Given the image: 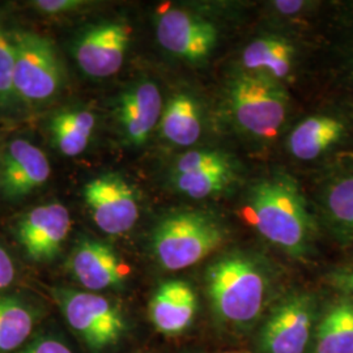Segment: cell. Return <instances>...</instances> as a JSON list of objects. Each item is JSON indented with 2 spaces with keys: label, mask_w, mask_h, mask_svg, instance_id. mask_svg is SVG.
<instances>
[{
  "label": "cell",
  "mask_w": 353,
  "mask_h": 353,
  "mask_svg": "<svg viewBox=\"0 0 353 353\" xmlns=\"http://www.w3.org/2000/svg\"><path fill=\"white\" fill-rule=\"evenodd\" d=\"M161 132L166 140L179 147H190L201 138L202 122L198 108L186 94H176L163 112Z\"/></svg>",
  "instance_id": "ffe728a7"
},
{
  "label": "cell",
  "mask_w": 353,
  "mask_h": 353,
  "mask_svg": "<svg viewBox=\"0 0 353 353\" xmlns=\"http://www.w3.org/2000/svg\"><path fill=\"white\" fill-rule=\"evenodd\" d=\"M96 127V115L88 109L68 108L50 119V132L57 150L75 157L87 150Z\"/></svg>",
  "instance_id": "e0dca14e"
},
{
  "label": "cell",
  "mask_w": 353,
  "mask_h": 353,
  "mask_svg": "<svg viewBox=\"0 0 353 353\" xmlns=\"http://www.w3.org/2000/svg\"><path fill=\"white\" fill-rule=\"evenodd\" d=\"M33 327L34 314L26 303L11 296L0 297V353L19 348Z\"/></svg>",
  "instance_id": "7402d4cb"
},
{
  "label": "cell",
  "mask_w": 353,
  "mask_h": 353,
  "mask_svg": "<svg viewBox=\"0 0 353 353\" xmlns=\"http://www.w3.org/2000/svg\"><path fill=\"white\" fill-rule=\"evenodd\" d=\"M14 88L19 101L49 102L61 92L64 68L54 42L29 30H14Z\"/></svg>",
  "instance_id": "277c9868"
},
{
  "label": "cell",
  "mask_w": 353,
  "mask_h": 353,
  "mask_svg": "<svg viewBox=\"0 0 353 353\" xmlns=\"http://www.w3.org/2000/svg\"><path fill=\"white\" fill-rule=\"evenodd\" d=\"M343 132L344 126L335 118L319 115L307 118L290 134V153L299 160H314L338 143Z\"/></svg>",
  "instance_id": "ac0fdd59"
},
{
  "label": "cell",
  "mask_w": 353,
  "mask_h": 353,
  "mask_svg": "<svg viewBox=\"0 0 353 353\" xmlns=\"http://www.w3.org/2000/svg\"><path fill=\"white\" fill-rule=\"evenodd\" d=\"M313 327V303L294 297L281 303L267 321L262 332L265 353H303Z\"/></svg>",
  "instance_id": "4fadbf2b"
},
{
  "label": "cell",
  "mask_w": 353,
  "mask_h": 353,
  "mask_svg": "<svg viewBox=\"0 0 353 353\" xmlns=\"http://www.w3.org/2000/svg\"><path fill=\"white\" fill-rule=\"evenodd\" d=\"M20 353H72L63 341L55 338H41L37 339Z\"/></svg>",
  "instance_id": "484cf974"
},
{
  "label": "cell",
  "mask_w": 353,
  "mask_h": 353,
  "mask_svg": "<svg viewBox=\"0 0 353 353\" xmlns=\"http://www.w3.org/2000/svg\"><path fill=\"white\" fill-rule=\"evenodd\" d=\"M84 4L85 1L83 0H37L32 3V7L46 14H59L75 12L79 8L84 7Z\"/></svg>",
  "instance_id": "d4e9b609"
},
{
  "label": "cell",
  "mask_w": 353,
  "mask_h": 353,
  "mask_svg": "<svg viewBox=\"0 0 353 353\" xmlns=\"http://www.w3.org/2000/svg\"><path fill=\"white\" fill-rule=\"evenodd\" d=\"M160 89L151 81H141L121 96L117 117L127 143L138 147L151 137L163 117Z\"/></svg>",
  "instance_id": "5bb4252c"
},
{
  "label": "cell",
  "mask_w": 353,
  "mask_h": 353,
  "mask_svg": "<svg viewBox=\"0 0 353 353\" xmlns=\"http://www.w3.org/2000/svg\"><path fill=\"white\" fill-rule=\"evenodd\" d=\"M214 310L236 325L255 321L265 303V280L252 261L228 256L211 265L207 274Z\"/></svg>",
  "instance_id": "7a4b0ae2"
},
{
  "label": "cell",
  "mask_w": 353,
  "mask_h": 353,
  "mask_svg": "<svg viewBox=\"0 0 353 353\" xmlns=\"http://www.w3.org/2000/svg\"><path fill=\"white\" fill-rule=\"evenodd\" d=\"M84 201L94 224L106 234H123L139 219L135 190L118 174L97 176L84 188Z\"/></svg>",
  "instance_id": "52a82bcc"
},
{
  "label": "cell",
  "mask_w": 353,
  "mask_h": 353,
  "mask_svg": "<svg viewBox=\"0 0 353 353\" xmlns=\"http://www.w3.org/2000/svg\"><path fill=\"white\" fill-rule=\"evenodd\" d=\"M293 52V46L283 38H261L248 45L242 61L252 74H262L278 80L290 75Z\"/></svg>",
  "instance_id": "d6986e66"
},
{
  "label": "cell",
  "mask_w": 353,
  "mask_h": 353,
  "mask_svg": "<svg viewBox=\"0 0 353 353\" xmlns=\"http://www.w3.org/2000/svg\"><path fill=\"white\" fill-rule=\"evenodd\" d=\"M288 97L278 80L262 74H243L232 89L236 122L258 138H274L287 117Z\"/></svg>",
  "instance_id": "5b68a950"
},
{
  "label": "cell",
  "mask_w": 353,
  "mask_h": 353,
  "mask_svg": "<svg viewBox=\"0 0 353 353\" xmlns=\"http://www.w3.org/2000/svg\"><path fill=\"white\" fill-rule=\"evenodd\" d=\"M71 229V217L62 203L38 205L26 212L16 225V236L26 256L34 262L57 258Z\"/></svg>",
  "instance_id": "9c48e42d"
},
{
  "label": "cell",
  "mask_w": 353,
  "mask_h": 353,
  "mask_svg": "<svg viewBox=\"0 0 353 353\" xmlns=\"http://www.w3.org/2000/svg\"><path fill=\"white\" fill-rule=\"evenodd\" d=\"M46 154L26 139L13 140L1 157L0 188L7 199H21L50 176Z\"/></svg>",
  "instance_id": "8fae6325"
},
{
  "label": "cell",
  "mask_w": 353,
  "mask_h": 353,
  "mask_svg": "<svg viewBox=\"0 0 353 353\" xmlns=\"http://www.w3.org/2000/svg\"><path fill=\"white\" fill-rule=\"evenodd\" d=\"M220 224L201 212L165 217L153 233V252L165 270L179 271L196 265L221 243Z\"/></svg>",
  "instance_id": "3957f363"
},
{
  "label": "cell",
  "mask_w": 353,
  "mask_h": 353,
  "mask_svg": "<svg viewBox=\"0 0 353 353\" xmlns=\"http://www.w3.org/2000/svg\"><path fill=\"white\" fill-rule=\"evenodd\" d=\"M156 34L165 50L190 62L208 57L217 41V30L211 23L182 10L160 13Z\"/></svg>",
  "instance_id": "30bf717a"
},
{
  "label": "cell",
  "mask_w": 353,
  "mask_h": 353,
  "mask_svg": "<svg viewBox=\"0 0 353 353\" xmlns=\"http://www.w3.org/2000/svg\"><path fill=\"white\" fill-rule=\"evenodd\" d=\"M325 207L335 227L353 234V174L341 176L328 188Z\"/></svg>",
  "instance_id": "603a6c76"
},
{
  "label": "cell",
  "mask_w": 353,
  "mask_h": 353,
  "mask_svg": "<svg viewBox=\"0 0 353 353\" xmlns=\"http://www.w3.org/2000/svg\"><path fill=\"white\" fill-rule=\"evenodd\" d=\"M233 170L227 159L212 151H191L176 163V190L192 199H204L230 185Z\"/></svg>",
  "instance_id": "7c38bea8"
},
{
  "label": "cell",
  "mask_w": 353,
  "mask_h": 353,
  "mask_svg": "<svg viewBox=\"0 0 353 353\" xmlns=\"http://www.w3.org/2000/svg\"><path fill=\"white\" fill-rule=\"evenodd\" d=\"M131 30L123 23H101L84 30L74 45L80 70L90 77H109L125 62Z\"/></svg>",
  "instance_id": "ba28073f"
},
{
  "label": "cell",
  "mask_w": 353,
  "mask_h": 353,
  "mask_svg": "<svg viewBox=\"0 0 353 353\" xmlns=\"http://www.w3.org/2000/svg\"><path fill=\"white\" fill-rule=\"evenodd\" d=\"M68 268L76 281L90 290L121 287L126 276L113 249L100 241H80L70 256Z\"/></svg>",
  "instance_id": "9a60e30c"
},
{
  "label": "cell",
  "mask_w": 353,
  "mask_h": 353,
  "mask_svg": "<svg viewBox=\"0 0 353 353\" xmlns=\"http://www.w3.org/2000/svg\"><path fill=\"white\" fill-rule=\"evenodd\" d=\"M17 101L12 34L0 26V112L8 110Z\"/></svg>",
  "instance_id": "cb8c5ba5"
},
{
  "label": "cell",
  "mask_w": 353,
  "mask_h": 353,
  "mask_svg": "<svg viewBox=\"0 0 353 353\" xmlns=\"http://www.w3.org/2000/svg\"><path fill=\"white\" fill-rule=\"evenodd\" d=\"M14 280L12 258L3 246H0V290L10 287Z\"/></svg>",
  "instance_id": "4316f807"
},
{
  "label": "cell",
  "mask_w": 353,
  "mask_h": 353,
  "mask_svg": "<svg viewBox=\"0 0 353 353\" xmlns=\"http://www.w3.org/2000/svg\"><path fill=\"white\" fill-rule=\"evenodd\" d=\"M196 312V296L189 284L169 281L163 284L150 303V316L156 330L168 336L190 327Z\"/></svg>",
  "instance_id": "2e32d148"
},
{
  "label": "cell",
  "mask_w": 353,
  "mask_h": 353,
  "mask_svg": "<svg viewBox=\"0 0 353 353\" xmlns=\"http://www.w3.org/2000/svg\"><path fill=\"white\" fill-rule=\"evenodd\" d=\"M248 216L262 237L290 255L307 252L313 223L299 190L287 179H265L249 192Z\"/></svg>",
  "instance_id": "6da1fadb"
},
{
  "label": "cell",
  "mask_w": 353,
  "mask_h": 353,
  "mask_svg": "<svg viewBox=\"0 0 353 353\" xmlns=\"http://www.w3.org/2000/svg\"><path fill=\"white\" fill-rule=\"evenodd\" d=\"M336 281H338V285L348 294V297L353 301V272H344V274L338 275Z\"/></svg>",
  "instance_id": "83f0119b"
},
{
  "label": "cell",
  "mask_w": 353,
  "mask_h": 353,
  "mask_svg": "<svg viewBox=\"0 0 353 353\" xmlns=\"http://www.w3.org/2000/svg\"><path fill=\"white\" fill-rule=\"evenodd\" d=\"M316 353H353V303L334 306L319 323Z\"/></svg>",
  "instance_id": "44dd1931"
},
{
  "label": "cell",
  "mask_w": 353,
  "mask_h": 353,
  "mask_svg": "<svg viewBox=\"0 0 353 353\" xmlns=\"http://www.w3.org/2000/svg\"><path fill=\"white\" fill-rule=\"evenodd\" d=\"M52 297L70 327L92 350H103L122 338L126 323L118 307L90 292L52 288Z\"/></svg>",
  "instance_id": "8992f818"
},
{
  "label": "cell",
  "mask_w": 353,
  "mask_h": 353,
  "mask_svg": "<svg viewBox=\"0 0 353 353\" xmlns=\"http://www.w3.org/2000/svg\"><path fill=\"white\" fill-rule=\"evenodd\" d=\"M303 1H278L276 7L283 12L292 13L299 11L303 7Z\"/></svg>",
  "instance_id": "f1b7e54d"
}]
</instances>
